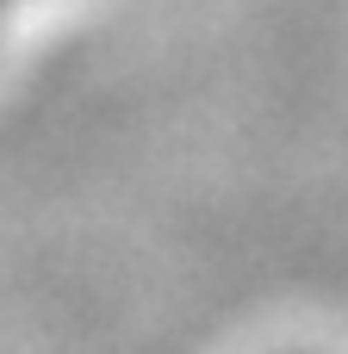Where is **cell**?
<instances>
[{"label":"cell","mask_w":348,"mask_h":354,"mask_svg":"<svg viewBox=\"0 0 348 354\" xmlns=\"http://www.w3.org/2000/svg\"><path fill=\"white\" fill-rule=\"evenodd\" d=\"M19 6H31V0H0V25H6V19H12Z\"/></svg>","instance_id":"obj_1"},{"label":"cell","mask_w":348,"mask_h":354,"mask_svg":"<svg viewBox=\"0 0 348 354\" xmlns=\"http://www.w3.org/2000/svg\"><path fill=\"white\" fill-rule=\"evenodd\" d=\"M293 354H299V348H293Z\"/></svg>","instance_id":"obj_2"}]
</instances>
